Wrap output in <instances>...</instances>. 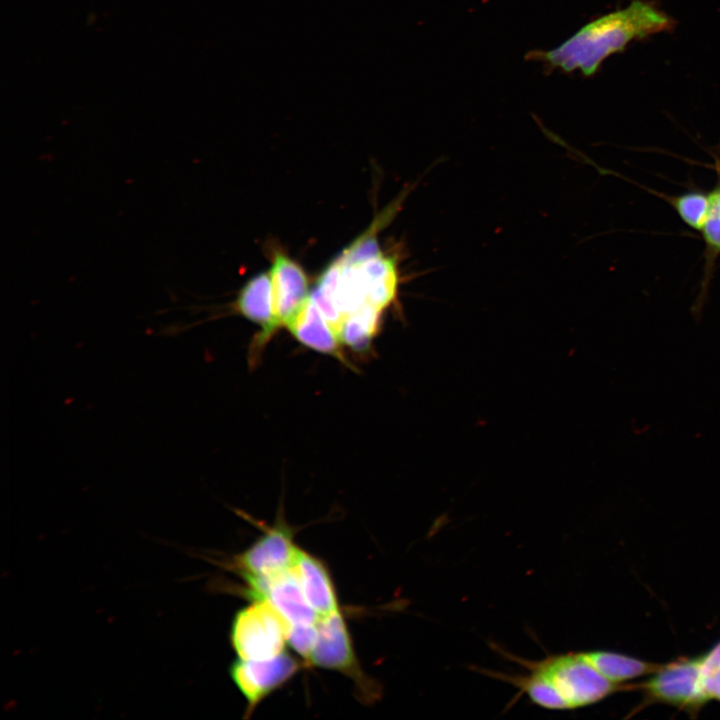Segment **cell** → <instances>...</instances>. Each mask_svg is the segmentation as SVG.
Listing matches in <instances>:
<instances>
[{"mask_svg":"<svg viewBox=\"0 0 720 720\" xmlns=\"http://www.w3.org/2000/svg\"><path fill=\"white\" fill-rule=\"evenodd\" d=\"M287 630V623L267 600H252L232 619L231 645L238 658L270 659L285 651Z\"/></svg>","mask_w":720,"mask_h":720,"instance_id":"277c9868","label":"cell"},{"mask_svg":"<svg viewBox=\"0 0 720 720\" xmlns=\"http://www.w3.org/2000/svg\"><path fill=\"white\" fill-rule=\"evenodd\" d=\"M529 671L545 678L559 693L568 709L595 704L621 686L604 677L579 653L549 656L540 661L517 659Z\"/></svg>","mask_w":720,"mask_h":720,"instance_id":"7a4b0ae2","label":"cell"},{"mask_svg":"<svg viewBox=\"0 0 720 720\" xmlns=\"http://www.w3.org/2000/svg\"><path fill=\"white\" fill-rule=\"evenodd\" d=\"M299 661L283 651L265 660L237 658L230 666L231 679L247 703L246 715L299 671Z\"/></svg>","mask_w":720,"mask_h":720,"instance_id":"52a82bcc","label":"cell"},{"mask_svg":"<svg viewBox=\"0 0 720 720\" xmlns=\"http://www.w3.org/2000/svg\"><path fill=\"white\" fill-rule=\"evenodd\" d=\"M704 690L710 699L720 701V666L710 675L703 678Z\"/></svg>","mask_w":720,"mask_h":720,"instance_id":"7402d4cb","label":"cell"},{"mask_svg":"<svg viewBox=\"0 0 720 720\" xmlns=\"http://www.w3.org/2000/svg\"><path fill=\"white\" fill-rule=\"evenodd\" d=\"M247 585V594L251 600H267L288 627L315 624L319 618L305 599L293 567L273 577Z\"/></svg>","mask_w":720,"mask_h":720,"instance_id":"ba28073f","label":"cell"},{"mask_svg":"<svg viewBox=\"0 0 720 720\" xmlns=\"http://www.w3.org/2000/svg\"><path fill=\"white\" fill-rule=\"evenodd\" d=\"M579 654L604 677L618 684L626 680L651 675L661 666L610 651H587L579 652Z\"/></svg>","mask_w":720,"mask_h":720,"instance_id":"5bb4252c","label":"cell"},{"mask_svg":"<svg viewBox=\"0 0 720 720\" xmlns=\"http://www.w3.org/2000/svg\"><path fill=\"white\" fill-rule=\"evenodd\" d=\"M317 639L315 624L289 626L287 630L288 645L305 660L306 664Z\"/></svg>","mask_w":720,"mask_h":720,"instance_id":"d6986e66","label":"cell"},{"mask_svg":"<svg viewBox=\"0 0 720 720\" xmlns=\"http://www.w3.org/2000/svg\"><path fill=\"white\" fill-rule=\"evenodd\" d=\"M357 265L368 303L383 311L397 296L399 274L395 260L380 254Z\"/></svg>","mask_w":720,"mask_h":720,"instance_id":"4fadbf2b","label":"cell"},{"mask_svg":"<svg viewBox=\"0 0 720 720\" xmlns=\"http://www.w3.org/2000/svg\"><path fill=\"white\" fill-rule=\"evenodd\" d=\"M298 548L292 529L280 518L235 558L234 567L247 584L270 578L293 567Z\"/></svg>","mask_w":720,"mask_h":720,"instance_id":"8992f818","label":"cell"},{"mask_svg":"<svg viewBox=\"0 0 720 720\" xmlns=\"http://www.w3.org/2000/svg\"><path fill=\"white\" fill-rule=\"evenodd\" d=\"M674 20L643 1H633L624 9L603 15L579 29L554 49L532 50L526 59L544 64L552 71L565 73L579 70L584 76L594 75L602 62L623 51L632 40L670 31Z\"/></svg>","mask_w":720,"mask_h":720,"instance_id":"6da1fadb","label":"cell"},{"mask_svg":"<svg viewBox=\"0 0 720 720\" xmlns=\"http://www.w3.org/2000/svg\"><path fill=\"white\" fill-rule=\"evenodd\" d=\"M316 627L317 639L307 664L342 673L354 682L362 700H376L380 688L362 670L341 610L319 616Z\"/></svg>","mask_w":720,"mask_h":720,"instance_id":"3957f363","label":"cell"},{"mask_svg":"<svg viewBox=\"0 0 720 720\" xmlns=\"http://www.w3.org/2000/svg\"><path fill=\"white\" fill-rule=\"evenodd\" d=\"M380 254L382 253L378 247L376 238L365 235L344 250L338 259L345 264H360Z\"/></svg>","mask_w":720,"mask_h":720,"instance_id":"ffe728a7","label":"cell"},{"mask_svg":"<svg viewBox=\"0 0 720 720\" xmlns=\"http://www.w3.org/2000/svg\"><path fill=\"white\" fill-rule=\"evenodd\" d=\"M274 318L277 330L287 327L310 298L303 268L282 253H276L271 268Z\"/></svg>","mask_w":720,"mask_h":720,"instance_id":"30bf717a","label":"cell"},{"mask_svg":"<svg viewBox=\"0 0 720 720\" xmlns=\"http://www.w3.org/2000/svg\"><path fill=\"white\" fill-rule=\"evenodd\" d=\"M713 164L712 165H706L708 167H711L717 174L719 182H720V157L719 155L713 154Z\"/></svg>","mask_w":720,"mask_h":720,"instance_id":"603a6c76","label":"cell"},{"mask_svg":"<svg viewBox=\"0 0 720 720\" xmlns=\"http://www.w3.org/2000/svg\"><path fill=\"white\" fill-rule=\"evenodd\" d=\"M645 189L664 199L683 223L697 231L701 230L712 211L710 192L691 190L679 195H668L649 188Z\"/></svg>","mask_w":720,"mask_h":720,"instance_id":"2e32d148","label":"cell"},{"mask_svg":"<svg viewBox=\"0 0 720 720\" xmlns=\"http://www.w3.org/2000/svg\"><path fill=\"white\" fill-rule=\"evenodd\" d=\"M287 328L303 345L346 363L337 332L324 318L311 297Z\"/></svg>","mask_w":720,"mask_h":720,"instance_id":"7c38bea8","label":"cell"},{"mask_svg":"<svg viewBox=\"0 0 720 720\" xmlns=\"http://www.w3.org/2000/svg\"><path fill=\"white\" fill-rule=\"evenodd\" d=\"M493 676L516 686L536 705L550 710H567V704L555 688L541 675L530 671L528 675H507L493 672Z\"/></svg>","mask_w":720,"mask_h":720,"instance_id":"e0dca14e","label":"cell"},{"mask_svg":"<svg viewBox=\"0 0 720 720\" xmlns=\"http://www.w3.org/2000/svg\"><path fill=\"white\" fill-rule=\"evenodd\" d=\"M381 314L382 310L368 303L344 317L338 329L341 343L356 352H366L379 328Z\"/></svg>","mask_w":720,"mask_h":720,"instance_id":"9a60e30c","label":"cell"},{"mask_svg":"<svg viewBox=\"0 0 720 720\" xmlns=\"http://www.w3.org/2000/svg\"><path fill=\"white\" fill-rule=\"evenodd\" d=\"M293 571L305 599L318 616L340 610L334 582L322 560L299 547Z\"/></svg>","mask_w":720,"mask_h":720,"instance_id":"8fae6325","label":"cell"},{"mask_svg":"<svg viewBox=\"0 0 720 720\" xmlns=\"http://www.w3.org/2000/svg\"><path fill=\"white\" fill-rule=\"evenodd\" d=\"M699 232L704 242V269L698 305L704 301L717 259L720 256V214L713 208Z\"/></svg>","mask_w":720,"mask_h":720,"instance_id":"ac0fdd59","label":"cell"},{"mask_svg":"<svg viewBox=\"0 0 720 720\" xmlns=\"http://www.w3.org/2000/svg\"><path fill=\"white\" fill-rule=\"evenodd\" d=\"M232 310L261 326L250 347L249 362L255 365L271 337L277 331L273 307L271 273L261 272L251 278L240 290Z\"/></svg>","mask_w":720,"mask_h":720,"instance_id":"9c48e42d","label":"cell"},{"mask_svg":"<svg viewBox=\"0 0 720 720\" xmlns=\"http://www.w3.org/2000/svg\"><path fill=\"white\" fill-rule=\"evenodd\" d=\"M642 689L655 702L697 711L709 700L703 687L702 656L661 665Z\"/></svg>","mask_w":720,"mask_h":720,"instance_id":"5b68a950","label":"cell"},{"mask_svg":"<svg viewBox=\"0 0 720 720\" xmlns=\"http://www.w3.org/2000/svg\"><path fill=\"white\" fill-rule=\"evenodd\" d=\"M720 666V642L717 643L708 653L702 656L703 678L710 675Z\"/></svg>","mask_w":720,"mask_h":720,"instance_id":"44dd1931","label":"cell"}]
</instances>
